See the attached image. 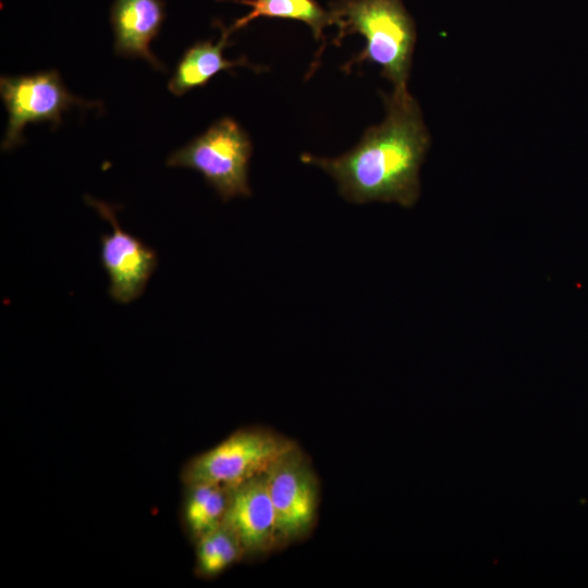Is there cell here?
I'll return each mask as SVG.
<instances>
[{
  "label": "cell",
  "instance_id": "7c38bea8",
  "mask_svg": "<svg viewBox=\"0 0 588 588\" xmlns=\"http://www.w3.org/2000/svg\"><path fill=\"white\" fill-rule=\"evenodd\" d=\"M183 520L188 535L196 540L220 526L229 501V487L218 483L186 485Z\"/></svg>",
  "mask_w": 588,
  "mask_h": 588
},
{
  "label": "cell",
  "instance_id": "6da1fadb",
  "mask_svg": "<svg viewBox=\"0 0 588 588\" xmlns=\"http://www.w3.org/2000/svg\"><path fill=\"white\" fill-rule=\"evenodd\" d=\"M383 122L369 127L352 150L336 158L304 154L301 160L331 175L351 203H396L409 208L420 194L419 169L430 136L407 87L394 88L383 95Z\"/></svg>",
  "mask_w": 588,
  "mask_h": 588
},
{
  "label": "cell",
  "instance_id": "4fadbf2b",
  "mask_svg": "<svg viewBox=\"0 0 588 588\" xmlns=\"http://www.w3.org/2000/svg\"><path fill=\"white\" fill-rule=\"evenodd\" d=\"M196 572L203 577H215L244 558L235 535L223 524L196 540Z\"/></svg>",
  "mask_w": 588,
  "mask_h": 588
},
{
  "label": "cell",
  "instance_id": "8fae6325",
  "mask_svg": "<svg viewBox=\"0 0 588 588\" xmlns=\"http://www.w3.org/2000/svg\"><path fill=\"white\" fill-rule=\"evenodd\" d=\"M252 7V11L229 27L233 33L248 25L257 17L291 19L306 23L315 38L323 41L326 26L334 25L333 16L316 0H231Z\"/></svg>",
  "mask_w": 588,
  "mask_h": 588
},
{
  "label": "cell",
  "instance_id": "8992f818",
  "mask_svg": "<svg viewBox=\"0 0 588 588\" xmlns=\"http://www.w3.org/2000/svg\"><path fill=\"white\" fill-rule=\"evenodd\" d=\"M266 474L279 549L304 540L316 525L320 490L308 457L295 444L275 458Z\"/></svg>",
  "mask_w": 588,
  "mask_h": 588
},
{
  "label": "cell",
  "instance_id": "277c9868",
  "mask_svg": "<svg viewBox=\"0 0 588 588\" xmlns=\"http://www.w3.org/2000/svg\"><path fill=\"white\" fill-rule=\"evenodd\" d=\"M295 444L267 429L242 428L189 460L181 479L185 486L200 482L234 486L266 471L275 458Z\"/></svg>",
  "mask_w": 588,
  "mask_h": 588
},
{
  "label": "cell",
  "instance_id": "52a82bcc",
  "mask_svg": "<svg viewBox=\"0 0 588 588\" xmlns=\"http://www.w3.org/2000/svg\"><path fill=\"white\" fill-rule=\"evenodd\" d=\"M87 205L111 223V234H102L101 265L109 277V296L119 304H130L145 291L158 265V255L143 241L124 231L117 218V207L85 196Z\"/></svg>",
  "mask_w": 588,
  "mask_h": 588
},
{
  "label": "cell",
  "instance_id": "3957f363",
  "mask_svg": "<svg viewBox=\"0 0 588 588\" xmlns=\"http://www.w3.org/2000/svg\"><path fill=\"white\" fill-rule=\"evenodd\" d=\"M252 142L231 118H222L205 133L167 159L168 167L188 168L203 174L223 201L249 197L248 168Z\"/></svg>",
  "mask_w": 588,
  "mask_h": 588
},
{
  "label": "cell",
  "instance_id": "30bf717a",
  "mask_svg": "<svg viewBox=\"0 0 588 588\" xmlns=\"http://www.w3.org/2000/svg\"><path fill=\"white\" fill-rule=\"evenodd\" d=\"M220 27L221 37L216 44L211 40H199L185 50L168 83L171 94L182 96L207 85L211 77L221 71L248 64L245 57L235 61L223 57V50L231 45L229 37L232 33L222 24Z\"/></svg>",
  "mask_w": 588,
  "mask_h": 588
},
{
  "label": "cell",
  "instance_id": "ba28073f",
  "mask_svg": "<svg viewBox=\"0 0 588 588\" xmlns=\"http://www.w3.org/2000/svg\"><path fill=\"white\" fill-rule=\"evenodd\" d=\"M222 524L240 541L244 558H260L279 549L275 512L266 471L229 487Z\"/></svg>",
  "mask_w": 588,
  "mask_h": 588
},
{
  "label": "cell",
  "instance_id": "9c48e42d",
  "mask_svg": "<svg viewBox=\"0 0 588 588\" xmlns=\"http://www.w3.org/2000/svg\"><path fill=\"white\" fill-rule=\"evenodd\" d=\"M164 17L162 0H114L110 9L114 53L145 60L155 70L166 71L150 50V42L159 34Z\"/></svg>",
  "mask_w": 588,
  "mask_h": 588
},
{
  "label": "cell",
  "instance_id": "7a4b0ae2",
  "mask_svg": "<svg viewBox=\"0 0 588 588\" xmlns=\"http://www.w3.org/2000/svg\"><path fill=\"white\" fill-rule=\"evenodd\" d=\"M329 11L339 28L335 44L350 34L366 39L352 63L370 61L394 88L407 87L416 30L400 0H338Z\"/></svg>",
  "mask_w": 588,
  "mask_h": 588
},
{
  "label": "cell",
  "instance_id": "5b68a950",
  "mask_svg": "<svg viewBox=\"0 0 588 588\" xmlns=\"http://www.w3.org/2000/svg\"><path fill=\"white\" fill-rule=\"evenodd\" d=\"M0 96L8 112V123L1 149H13L24 142L28 123L50 122L58 127L62 113L73 106L99 108V101H88L72 95L57 70L28 75L1 76Z\"/></svg>",
  "mask_w": 588,
  "mask_h": 588
}]
</instances>
